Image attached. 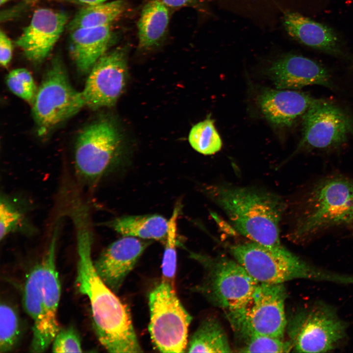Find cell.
Segmentation results:
<instances>
[{"label":"cell","mask_w":353,"mask_h":353,"mask_svg":"<svg viewBox=\"0 0 353 353\" xmlns=\"http://www.w3.org/2000/svg\"><path fill=\"white\" fill-rule=\"evenodd\" d=\"M177 204L169 220V227L161 264L162 280L174 285L176 272L177 221L180 209Z\"/></svg>","instance_id":"obj_26"},{"label":"cell","mask_w":353,"mask_h":353,"mask_svg":"<svg viewBox=\"0 0 353 353\" xmlns=\"http://www.w3.org/2000/svg\"><path fill=\"white\" fill-rule=\"evenodd\" d=\"M202 267L203 277L192 290L226 313L245 307L258 284L235 259L213 258L192 252Z\"/></svg>","instance_id":"obj_6"},{"label":"cell","mask_w":353,"mask_h":353,"mask_svg":"<svg viewBox=\"0 0 353 353\" xmlns=\"http://www.w3.org/2000/svg\"><path fill=\"white\" fill-rule=\"evenodd\" d=\"M78 2L85 4L86 5H91L105 2L107 0H76Z\"/></svg>","instance_id":"obj_33"},{"label":"cell","mask_w":353,"mask_h":353,"mask_svg":"<svg viewBox=\"0 0 353 353\" xmlns=\"http://www.w3.org/2000/svg\"><path fill=\"white\" fill-rule=\"evenodd\" d=\"M348 323L333 306L321 301L310 302L296 313L290 328L293 349L299 353H326L343 345Z\"/></svg>","instance_id":"obj_7"},{"label":"cell","mask_w":353,"mask_h":353,"mask_svg":"<svg viewBox=\"0 0 353 353\" xmlns=\"http://www.w3.org/2000/svg\"><path fill=\"white\" fill-rule=\"evenodd\" d=\"M68 21V16L63 11L37 9L15 43L28 60L41 62L50 54Z\"/></svg>","instance_id":"obj_14"},{"label":"cell","mask_w":353,"mask_h":353,"mask_svg":"<svg viewBox=\"0 0 353 353\" xmlns=\"http://www.w3.org/2000/svg\"><path fill=\"white\" fill-rule=\"evenodd\" d=\"M31 105L40 134L75 115L85 106L81 92L71 85L59 58L52 61Z\"/></svg>","instance_id":"obj_10"},{"label":"cell","mask_w":353,"mask_h":353,"mask_svg":"<svg viewBox=\"0 0 353 353\" xmlns=\"http://www.w3.org/2000/svg\"><path fill=\"white\" fill-rule=\"evenodd\" d=\"M283 24L289 35L300 43L330 54L341 55L337 38L327 26L292 12L284 15Z\"/></svg>","instance_id":"obj_19"},{"label":"cell","mask_w":353,"mask_h":353,"mask_svg":"<svg viewBox=\"0 0 353 353\" xmlns=\"http://www.w3.org/2000/svg\"><path fill=\"white\" fill-rule=\"evenodd\" d=\"M105 224L124 236L153 239L165 243L169 221L161 215L151 214L121 217Z\"/></svg>","instance_id":"obj_20"},{"label":"cell","mask_w":353,"mask_h":353,"mask_svg":"<svg viewBox=\"0 0 353 353\" xmlns=\"http://www.w3.org/2000/svg\"><path fill=\"white\" fill-rule=\"evenodd\" d=\"M229 252L234 259L260 283H283L305 279L348 285L352 280L350 275L315 266L282 245L270 246L252 241L231 246Z\"/></svg>","instance_id":"obj_5"},{"label":"cell","mask_w":353,"mask_h":353,"mask_svg":"<svg viewBox=\"0 0 353 353\" xmlns=\"http://www.w3.org/2000/svg\"><path fill=\"white\" fill-rule=\"evenodd\" d=\"M21 335L19 315L16 307L7 302L0 305V352L11 351L18 344Z\"/></svg>","instance_id":"obj_24"},{"label":"cell","mask_w":353,"mask_h":353,"mask_svg":"<svg viewBox=\"0 0 353 353\" xmlns=\"http://www.w3.org/2000/svg\"><path fill=\"white\" fill-rule=\"evenodd\" d=\"M77 261L76 285L89 300L93 326L101 345L111 353L143 352L129 310L99 277L92 258L93 241L90 224L75 226Z\"/></svg>","instance_id":"obj_1"},{"label":"cell","mask_w":353,"mask_h":353,"mask_svg":"<svg viewBox=\"0 0 353 353\" xmlns=\"http://www.w3.org/2000/svg\"><path fill=\"white\" fill-rule=\"evenodd\" d=\"M287 294L283 283H259L245 307L226 313L236 339L252 333L283 339Z\"/></svg>","instance_id":"obj_9"},{"label":"cell","mask_w":353,"mask_h":353,"mask_svg":"<svg viewBox=\"0 0 353 353\" xmlns=\"http://www.w3.org/2000/svg\"><path fill=\"white\" fill-rule=\"evenodd\" d=\"M167 7L179 8L192 5L199 2L200 0H160Z\"/></svg>","instance_id":"obj_32"},{"label":"cell","mask_w":353,"mask_h":353,"mask_svg":"<svg viewBox=\"0 0 353 353\" xmlns=\"http://www.w3.org/2000/svg\"><path fill=\"white\" fill-rule=\"evenodd\" d=\"M122 148L119 132L109 119L101 118L79 134L75 150V166L78 176L92 185L117 160Z\"/></svg>","instance_id":"obj_11"},{"label":"cell","mask_w":353,"mask_h":353,"mask_svg":"<svg viewBox=\"0 0 353 353\" xmlns=\"http://www.w3.org/2000/svg\"><path fill=\"white\" fill-rule=\"evenodd\" d=\"M59 227L54 228L45 254L26 276L23 287L24 308L32 322V353L45 352L60 328L57 315L61 289L55 262Z\"/></svg>","instance_id":"obj_4"},{"label":"cell","mask_w":353,"mask_h":353,"mask_svg":"<svg viewBox=\"0 0 353 353\" xmlns=\"http://www.w3.org/2000/svg\"><path fill=\"white\" fill-rule=\"evenodd\" d=\"M189 353H220L232 352L227 336L220 322L209 317L202 321L188 339Z\"/></svg>","instance_id":"obj_22"},{"label":"cell","mask_w":353,"mask_h":353,"mask_svg":"<svg viewBox=\"0 0 353 353\" xmlns=\"http://www.w3.org/2000/svg\"><path fill=\"white\" fill-rule=\"evenodd\" d=\"M150 243L134 237L124 236L108 246L94 261L97 274L114 293L118 292Z\"/></svg>","instance_id":"obj_15"},{"label":"cell","mask_w":353,"mask_h":353,"mask_svg":"<svg viewBox=\"0 0 353 353\" xmlns=\"http://www.w3.org/2000/svg\"><path fill=\"white\" fill-rule=\"evenodd\" d=\"M126 51L117 48L104 53L94 64L81 92L85 105L97 109L114 105L125 87Z\"/></svg>","instance_id":"obj_13"},{"label":"cell","mask_w":353,"mask_h":353,"mask_svg":"<svg viewBox=\"0 0 353 353\" xmlns=\"http://www.w3.org/2000/svg\"><path fill=\"white\" fill-rule=\"evenodd\" d=\"M188 140L195 150L205 155L218 152L222 146L221 138L214 122L209 118L197 123L192 127Z\"/></svg>","instance_id":"obj_25"},{"label":"cell","mask_w":353,"mask_h":353,"mask_svg":"<svg viewBox=\"0 0 353 353\" xmlns=\"http://www.w3.org/2000/svg\"><path fill=\"white\" fill-rule=\"evenodd\" d=\"M110 25L80 28L70 31V51L79 71L87 73L104 54L111 39Z\"/></svg>","instance_id":"obj_18"},{"label":"cell","mask_w":353,"mask_h":353,"mask_svg":"<svg viewBox=\"0 0 353 353\" xmlns=\"http://www.w3.org/2000/svg\"><path fill=\"white\" fill-rule=\"evenodd\" d=\"M210 195L241 234L262 245H281L279 223L286 207L269 192L250 187L217 185Z\"/></svg>","instance_id":"obj_3"},{"label":"cell","mask_w":353,"mask_h":353,"mask_svg":"<svg viewBox=\"0 0 353 353\" xmlns=\"http://www.w3.org/2000/svg\"><path fill=\"white\" fill-rule=\"evenodd\" d=\"M338 228L353 229V178L336 173L318 178L303 193L291 236L306 242Z\"/></svg>","instance_id":"obj_2"},{"label":"cell","mask_w":353,"mask_h":353,"mask_svg":"<svg viewBox=\"0 0 353 353\" xmlns=\"http://www.w3.org/2000/svg\"><path fill=\"white\" fill-rule=\"evenodd\" d=\"M126 5L124 0L86 5L68 23L66 27L71 31L80 28L110 25L124 12Z\"/></svg>","instance_id":"obj_23"},{"label":"cell","mask_w":353,"mask_h":353,"mask_svg":"<svg viewBox=\"0 0 353 353\" xmlns=\"http://www.w3.org/2000/svg\"><path fill=\"white\" fill-rule=\"evenodd\" d=\"M54 353H81V340L73 327L60 328L51 344Z\"/></svg>","instance_id":"obj_30"},{"label":"cell","mask_w":353,"mask_h":353,"mask_svg":"<svg viewBox=\"0 0 353 353\" xmlns=\"http://www.w3.org/2000/svg\"><path fill=\"white\" fill-rule=\"evenodd\" d=\"M13 52L12 43L10 38L2 30L0 32V63L5 67L10 63Z\"/></svg>","instance_id":"obj_31"},{"label":"cell","mask_w":353,"mask_h":353,"mask_svg":"<svg viewBox=\"0 0 353 353\" xmlns=\"http://www.w3.org/2000/svg\"><path fill=\"white\" fill-rule=\"evenodd\" d=\"M14 0H0V5H2L3 4H4L6 2ZM57 0V1H66V2H73V3H78L77 1L76 0Z\"/></svg>","instance_id":"obj_34"},{"label":"cell","mask_w":353,"mask_h":353,"mask_svg":"<svg viewBox=\"0 0 353 353\" xmlns=\"http://www.w3.org/2000/svg\"><path fill=\"white\" fill-rule=\"evenodd\" d=\"M237 350L241 353H287L293 349L291 341L252 333L237 340Z\"/></svg>","instance_id":"obj_27"},{"label":"cell","mask_w":353,"mask_h":353,"mask_svg":"<svg viewBox=\"0 0 353 353\" xmlns=\"http://www.w3.org/2000/svg\"><path fill=\"white\" fill-rule=\"evenodd\" d=\"M268 75L277 89H299L318 85L333 90L329 71L321 64L304 56L287 54L272 63Z\"/></svg>","instance_id":"obj_16"},{"label":"cell","mask_w":353,"mask_h":353,"mask_svg":"<svg viewBox=\"0 0 353 353\" xmlns=\"http://www.w3.org/2000/svg\"><path fill=\"white\" fill-rule=\"evenodd\" d=\"M6 83L13 93L32 104L38 88L28 70L24 68L12 70L7 76Z\"/></svg>","instance_id":"obj_29"},{"label":"cell","mask_w":353,"mask_h":353,"mask_svg":"<svg viewBox=\"0 0 353 353\" xmlns=\"http://www.w3.org/2000/svg\"><path fill=\"white\" fill-rule=\"evenodd\" d=\"M26 216L23 208L8 196H1L0 202V239L10 233L23 230Z\"/></svg>","instance_id":"obj_28"},{"label":"cell","mask_w":353,"mask_h":353,"mask_svg":"<svg viewBox=\"0 0 353 353\" xmlns=\"http://www.w3.org/2000/svg\"><path fill=\"white\" fill-rule=\"evenodd\" d=\"M149 331L161 353H183L187 349L192 316L180 302L174 285L161 280L149 296Z\"/></svg>","instance_id":"obj_8"},{"label":"cell","mask_w":353,"mask_h":353,"mask_svg":"<svg viewBox=\"0 0 353 353\" xmlns=\"http://www.w3.org/2000/svg\"><path fill=\"white\" fill-rule=\"evenodd\" d=\"M168 7L160 0H151L144 6L138 22L139 45L148 49L158 44L168 28Z\"/></svg>","instance_id":"obj_21"},{"label":"cell","mask_w":353,"mask_h":353,"mask_svg":"<svg viewBox=\"0 0 353 353\" xmlns=\"http://www.w3.org/2000/svg\"><path fill=\"white\" fill-rule=\"evenodd\" d=\"M299 149L327 151L340 148L353 132L349 116L340 107L316 99L303 115Z\"/></svg>","instance_id":"obj_12"},{"label":"cell","mask_w":353,"mask_h":353,"mask_svg":"<svg viewBox=\"0 0 353 353\" xmlns=\"http://www.w3.org/2000/svg\"><path fill=\"white\" fill-rule=\"evenodd\" d=\"M310 95L291 89H266L260 95L261 111L272 124L278 126H290L303 116L316 101Z\"/></svg>","instance_id":"obj_17"}]
</instances>
